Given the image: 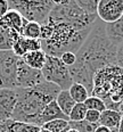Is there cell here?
I'll return each instance as SVG.
<instances>
[{"instance_id": "1", "label": "cell", "mask_w": 123, "mask_h": 132, "mask_svg": "<svg viewBox=\"0 0 123 132\" xmlns=\"http://www.w3.org/2000/svg\"><path fill=\"white\" fill-rule=\"evenodd\" d=\"M116 49L117 47L106 34L105 23L98 18L76 53V62L96 74L106 66L116 65Z\"/></svg>"}, {"instance_id": "2", "label": "cell", "mask_w": 123, "mask_h": 132, "mask_svg": "<svg viewBox=\"0 0 123 132\" xmlns=\"http://www.w3.org/2000/svg\"><path fill=\"white\" fill-rule=\"evenodd\" d=\"M61 91L62 89L58 86L47 81L31 89H16L17 103L12 120L35 125L45 107L56 100Z\"/></svg>"}, {"instance_id": "3", "label": "cell", "mask_w": 123, "mask_h": 132, "mask_svg": "<svg viewBox=\"0 0 123 132\" xmlns=\"http://www.w3.org/2000/svg\"><path fill=\"white\" fill-rule=\"evenodd\" d=\"M53 27V35L46 41H41L42 50L48 56L61 57L64 53L76 54L88 38L91 29L78 31L65 22H47Z\"/></svg>"}, {"instance_id": "4", "label": "cell", "mask_w": 123, "mask_h": 132, "mask_svg": "<svg viewBox=\"0 0 123 132\" xmlns=\"http://www.w3.org/2000/svg\"><path fill=\"white\" fill-rule=\"evenodd\" d=\"M91 96L100 98L107 109L119 111L123 101V70L109 65L98 71L94 76Z\"/></svg>"}, {"instance_id": "5", "label": "cell", "mask_w": 123, "mask_h": 132, "mask_svg": "<svg viewBox=\"0 0 123 132\" xmlns=\"http://www.w3.org/2000/svg\"><path fill=\"white\" fill-rule=\"evenodd\" d=\"M56 6L49 15V21L65 22L72 25L78 31L92 29L98 16H90L86 14L78 6L75 0H65V1H55Z\"/></svg>"}, {"instance_id": "6", "label": "cell", "mask_w": 123, "mask_h": 132, "mask_svg": "<svg viewBox=\"0 0 123 132\" xmlns=\"http://www.w3.org/2000/svg\"><path fill=\"white\" fill-rule=\"evenodd\" d=\"M9 9L16 10L27 22L46 24L51 10L56 6L55 0H9Z\"/></svg>"}, {"instance_id": "7", "label": "cell", "mask_w": 123, "mask_h": 132, "mask_svg": "<svg viewBox=\"0 0 123 132\" xmlns=\"http://www.w3.org/2000/svg\"><path fill=\"white\" fill-rule=\"evenodd\" d=\"M41 73L45 81L56 84L62 90H68L73 84L70 70L66 65L63 64L59 57H53L47 55L46 64L41 70Z\"/></svg>"}, {"instance_id": "8", "label": "cell", "mask_w": 123, "mask_h": 132, "mask_svg": "<svg viewBox=\"0 0 123 132\" xmlns=\"http://www.w3.org/2000/svg\"><path fill=\"white\" fill-rule=\"evenodd\" d=\"M20 57L12 50L0 51V89H17V64Z\"/></svg>"}, {"instance_id": "9", "label": "cell", "mask_w": 123, "mask_h": 132, "mask_svg": "<svg viewBox=\"0 0 123 132\" xmlns=\"http://www.w3.org/2000/svg\"><path fill=\"white\" fill-rule=\"evenodd\" d=\"M16 81H17V89L18 88H21V89H31V88H34L38 84L45 82V79H43L41 71L31 68L22 60V58H20L17 64Z\"/></svg>"}, {"instance_id": "10", "label": "cell", "mask_w": 123, "mask_h": 132, "mask_svg": "<svg viewBox=\"0 0 123 132\" xmlns=\"http://www.w3.org/2000/svg\"><path fill=\"white\" fill-rule=\"evenodd\" d=\"M97 15L105 24H111L123 17V0H99Z\"/></svg>"}, {"instance_id": "11", "label": "cell", "mask_w": 123, "mask_h": 132, "mask_svg": "<svg viewBox=\"0 0 123 132\" xmlns=\"http://www.w3.org/2000/svg\"><path fill=\"white\" fill-rule=\"evenodd\" d=\"M17 103V95L14 89H0V124L13 119Z\"/></svg>"}, {"instance_id": "12", "label": "cell", "mask_w": 123, "mask_h": 132, "mask_svg": "<svg viewBox=\"0 0 123 132\" xmlns=\"http://www.w3.org/2000/svg\"><path fill=\"white\" fill-rule=\"evenodd\" d=\"M27 23L29 22L20 13L16 12V10H12V9H9L6 15H4L0 18V26L4 27V29L15 31V32L20 33L21 35H22V32H23V29L25 27Z\"/></svg>"}, {"instance_id": "13", "label": "cell", "mask_w": 123, "mask_h": 132, "mask_svg": "<svg viewBox=\"0 0 123 132\" xmlns=\"http://www.w3.org/2000/svg\"><path fill=\"white\" fill-rule=\"evenodd\" d=\"M54 120L68 121V117L66 115L63 114V112L59 109L56 100L51 101L50 104H48V105L45 107V109H43L42 113L40 114V116L38 117L37 122H35V125L39 126V128H42L46 123L51 122V121H54ZM68 122H70V121H68Z\"/></svg>"}, {"instance_id": "14", "label": "cell", "mask_w": 123, "mask_h": 132, "mask_svg": "<svg viewBox=\"0 0 123 132\" xmlns=\"http://www.w3.org/2000/svg\"><path fill=\"white\" fill-rule=\"evenodd\" d=\"M42 50V45H41V40L37 39H29L23 35H21L16 42L14 43L12 51L17 57H23L27 53H32V51Z\"/></svg>"}, {"instance_id": "15", "label": "cell", "mask_w": 123, "mask_h": 132, "mask_svg": "<svg viewBox=\"0 0 123 132\" xmlns=\"http://www.w3.org/2000/svg\"><path fill=\"white\" fill-rule=\"evenodd\" d=\"M122 120V114L119 111H113V109H106L100 114L99 125H104L106 128L111 129L112 131L119 130L120 123Z\"/></svg>"}, {"instance_id": "16", "label": "cell", "mask_w": 123, "mask_h": 132, "mask_svg": "<svg viewBox=\"0 0 123 132\" xmlns=\"http://www.w3.org/2000/svg\"><path fill=\"white\" fill-rule=\"evenodd\" d=\"M105 31L108 39L116 47L123 43V17L111 24H105Z\"/></svg>"}, {"instance_id": "17", "label": "cell", "mask_w": 123, "mask_h": 132, "mask_svg": "<svg viewBox=\"0 0 123 132\" xmlns=\"http://www.w3.org/2000/svg\"><path fill=\"white\" fill-rule=\"evenodd\" d=\"M40 128L33 124L9 120L0 124V132H39Z\"/></svg>"}, {"instance_id": "18", "label": "cell", "mask_w": 123, "mask_h": 132, "mask_svg": "<svg viewBox=\"0 0 123 132\" xmlns=\"http://www.w3.org/2000/svg\"><path fill=\"white\" fill-rule=\"evenodd\" d=\"M21 58L31 68L41 71L46 64L47 55H46L43 50H37V51H32V53H27L23 57H21Z\"/></svg>"}, {"instance_id": "19", "label": "cell", "mask_w": 123, "mask_h": 132, "mask_svg": "<svg viewBox=\"0 0 123 132\" xmlns=\"http://www.w3.org/2000/svg\"><path fill=\"white\" fill-rule=\"evenodd\" d=\"M21 37L20 33L0 26V51L12 50L14 43Z\"/></svg>"}, {"instance_id": "20", "label": "cell", "mask_w": 123, "mask_h": 132, "mask_svg": "<svg viewBox=\"0 0 123 132\" xmlns=\"http://www.w3.org/2000/svg\"><path fill=\"white\" fill-rule=\"evenodd\" d=\"M56 103H57V105H58L59 109L63 112V114L66 115L67 117H68V115H70L71 111L73 109V107H74L76 104L75 101L73 100V98L71 97L68 90H62V91L58 93V96H57V98H56Z\"/></svg>"}, {"instance_id": "21", "label": "cell", "mask_w": 123, "mask_h": 132, "mask_svg": "<svg viewBox=\"0 0 123 132\" xmlns=\"http://www.w3.org/2000/svg\"><path fill=\"white\" fill-rule=\"evenodd\" d=\"M68 92H70L71 97L73 98V100H74L76 104H84L87 99L90 97V93L88 90L83 86H81V84H79V83H75V82H73V84L70 87Z\"/></svg>"}, {"instance_id": "22", "label": "cell", "mask_w": 123, "mask_h": 132, "mask_svg": "<svg viewBox=\"0 0 123 132\" xmlns=\"http://www.w3.org/2000/svg\"><path fill=\"white\" fill-rule=\"evenodd\" d=\"M88 112V108L84 104H75L73 109L71 111L68 115V121L70 122H81L86 119V114Z\"/></svg>"}, {"instance_id": "23", "label": "cell", "mask_w": 123, "mask_h": 132, "mask_svg": "<svg viewBox=\"0 0 123 132\" xmlns=\"http://www.w3.org/2000/svg\"><path fill=\"white\" fill-rule=\"evenodd\" d=\"M40 32H41V25L35 22H29L23 29L22 35L29 39H37L40 40Z\"/></svg>"}, {"instance_id": "24", "label": "cell", "mask_w": 123, "mask_h": 132, "mask_svg": "<svg viewBox=\"0 0 123 132\" xmlns=\"http://www.w3.org/2000/svg\"><path fill=\"white\" fill-rule=\"evenodd\" d=\"M78 6L81 8L86 14L90 16H98L97 15V8L98 1L97 0H75Z\"/></svg>"}, {"instance_id": "25", "label": "cell", "mask_w": 123, "mask_h": 132, "mask_svg": "<svg viewBox=\"0 0 123 132\" xmlns=\"http://www.w3.org/2000/svg\"><path fill=\"white\" fill-rule=\"evenodd\" d=\"M42 128L50 132H63L70 128V122L65 120H54L51 122L46 123Z\"/></svg>"}, {"instance_id": "26", "label": "cell", "mask_w": 123, "mask_h": 132, "mask_svg": "<svg viewBox=\"0 0 123 132\" xmlns=\"http://www.w3.org/2000/svg\"><path fill=\"white\" fill-rule=\"evenodd\" d=\"M84 105H86V107L88 109H90V111H97L99 113H103L104 111L107 109L105 103H104L100 98L95 97V96H90V97L86 100Z\"/></svg>"}, {"instance_id": "27", "label": "cell", "mask_w": 123, "mask_h": 132, "mask_svg": "<svg viewBox=\"0 0 123 132\" xmlns=\"http://www.w3.org/2000/svg\"><path fill=\"white\" fill-rule=\"evenodd\" d=\"M98 124H91L87 121H81V122H70V128L78 130L79 132H95Z\"/></svg>"}, {"instance_id": "28", "label": "cell", "mask_w": 123, "mask_h": 132, "mask_svg": "<svg viewBox=\"0 0 123 132\" xmlns=\"http://www.w3.org/2000/svg\"><path fill=\"white\" fill-rule=\"evenodd\" d=\"M61 60L64 65H66L67 67H71L76 63V54L74 53H64L61 57Z\"/></svg>"}, {"instance_id": "29", "label": "cell", "mask_w": 123, "mask_h": 132, "mask_svg": "<svg viewBox=\"0 0 123 132\" xmlns=\"http://www.w3.org/2000/svg\"><path fill=\"white\" fill-rule=\"evenodd\" d=\"M100 114H102V113H99L97 111H90V109H88V112H87V114H86V119H84V121L91 123V124H99Z\"/></svg>"}, {"instance_id": "30", "label": "cell", "mask_w": 123, "mask_h": 132, "mask_svg": "<svg viewBox=\"0 0 123 132\" xmlns=\"http://www.w3.org/2000/svg\"><path fill=\"white\" fill-rule=\"evenodd\" d=\"M53 35V27L50 24L46 23L41 25V32H40V40L41 41H46Z\"/></svg>"}, {"instance_id": "31", "label": "cell", "mask_w": 123, "mask_h": 132, "mask_svg": "<svg viewBox=\"0 0 123 132\" xmlns=\"http://www.w3.org/2000/svg\"><path fill=\"white\" fill-rule=\"evenodd\" d=\"M116 65L123 70V43L116 49Z\"/></svg>"}, {"instance_id": "32", "label": "cell", "mask_w": 123, "mask_h": 132, "mask_svg": "<svg viewBox=\"0 0 123 132\" xmlns=\"http://www.w3.org/2000/svg\"><path fill=\"white\" fill-rule=\"evenodd\" d=\"M9 10V5L7 0H0V18L4 15H6L7 12Z\"/></svg>"}, {"instance_id": "33", "label": "cell", "mask_w": 123, "mask_h": 132, "mask_svg": "<svg viewBox=\"0 0 123 132\" xmlns=\"http://www.w3.org/2000/svg\"><path fill=\"white\" fill-rule=\"evenodd\" d=\"M95 132H113V131H112L111 129L106 128V126H104V125H99V124H98V126L96 128Z\"/></svg>"}, {"instance_id": "34", "label": "cell", "mask_w": 123, "mask_h": 132, "mask_svg": "<svg viewBox=\"0 0 123 132\" xmlns=\"http://www.w3.org/2000/svg\"><path fill=\"white\" fill-rule=\"evenodd\" d=\"M117 132H123V116H122V120H121V123H120V126H119Z\"/></svg>"}, {"instance_id": "35", "label": "cell", "mask_w": 123, "mask_h": 132, "mask_svg": "<svg viewBox=\"0 0 123 132\" xmlns=\"http://www.w3.org/2000/svg\"><path fill=\"white\" fill-rule=\"evenodd\" d=\"M119 112H120V113H121V114H122V116H123V101H122V104H121V105H120Z\"/></svg>"}, {"instance_id": "36", "label": "cell", "mask_w": 123, "mask_h": 132, "mask_svg": "<svg viewBox=\"0 0 123 132\" xmlns=\"http://www.w3.org/2000/svg\"><path fill=\"white\" fill-rule=\"evenodd\" d=\"M39 132H50V131H49V130H46V129H43V128H40Z\"/></svg>"}, {"instance_id": "37", "label": "cell", "mask_w": 123, "mask_h": 132, "mask_svg": "<svg viewBox=\"0 0 123 132\" xmlns=\"http://www.w3.org/2000/svg\"><path fill=\"white\" fill-rule=\"evenodd\" d=\"M66 132H79V131H78V130H74V129H71V128H70Z\"/></svg>"}, {"instance_id": "38", "label": "cell", "mask_w": 123, "mask_h": 132, "mask_svg": "<svg viewBox=\"0 0 123 132\" xmlns=\"http://www.w3.org/2000/svg\"><path fill=\"white\" fill-rule=\"evenodd\" d=\"M113 132H117V130H115V131H113Z\"/></svg>"}]
</instances>
